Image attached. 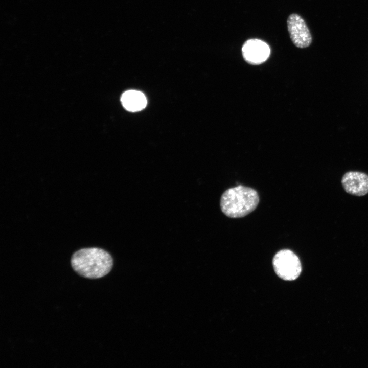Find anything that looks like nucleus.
I'll list each match as a JSON object with an SVG mask.
<instances>
[{"label": "nucleus", "instance_id": "obj_1", "mask_svg": "<svg viewBox=\"0 0 368 368\" xmlns=\"http://www.w3.org/2000/svg\"><path fill=\"white\" fill-rule=\"evenodd\" d=\"M72 268L80 275L89 279L105 276L111 270L113 260L110 255L99 248L80 249L72 256Z\"/></svg>", "mask_w": 368, "mask_h": 368}, {"label": "nucleus", "instance_id": "obj_2", "mask_svg": "<svg viewBox=\"0 0 368 368\" xmlns=\"http://www.w3.org/2000/svg\"><path fill=\"white\" fill-rule=\"evenodd\" d=\"M259 197L254 189L241 185L226 190L220 199V208L227 217H243L252 212L258 205Z\"/></svg>", "mask_w": 368, "mask_h": 368}, {"label": "nucleus", "instance_id": "obj_3", "mask_svg": "<svg viewBox=\"0 0 368 368\" xmlns=\"http://www.w3.org/2000/svg\"><path fill=\"white\" fill-rule=\"evenodd\" d=\"M272 263L276 274L284 280H294L301 272V264L298 257L289 249L279 251L274 256Z\"/></svg>", "mask_w": 368, "mask_h": 368}, {"label": "nucleus", "instance_id": "obj_4", "mask_svg": "<svg viewBox=\"0 0 368 368\" xmlns=\"http://www.w3.org/2000/svg\"><path fill=\"white\" fill-rule=\"evenodd\" d=\"M287 28L290 38L295 46L306 48L312 41L311 32L304 19L298 14H290L287 20Z\"/></svg>", "mask_w": 368, "mask_h": 368}, {"label": "nucleus", "instance_id": "obj_5", "mask_svg": "<svg viewBox=\"0 0 368 368\" xmlns=\"http://www.w3.org/2000/svg\"><path fill=\"white\" fill-rule=\"evenodd\" d=\"M242 53L246 62L257 65L263 63L268 59L270 49L264 41L258 39H250L243 44Z\"/></svg>", "mask_w": 368, "mask_h": 368}, {"label": "nucleus", "instance_id": "obj_6", "mask_svg": "<svg viewBox=\"0 0 368 368\" xmlns=\"http://www.w3.org/2000/svg\"><path fill=\"white\" fill-rule=\"evenodd\" d=\"M345 191L351 195L362 196L368 193V175L358 171H349L341 179Z\"/></svg>", "mask_w": 368, "mask_h": 368}, {"label": "nucleus", "instance_id": "obj_7", "mask_svg": "<svg viewBox=\"0 0 368 368\" xmlns=\"http://www.w3.org/2000/svg\"><path fill=\"white\" fill-rule=\"evenodd\" d=\"M121 101L124 107L131 112L140 111L143 109L147 104L145 95L141 91L134 90L124 93Z\"/></svg>", "mask_w": 368, "mask_h": 368}]
</instances>
